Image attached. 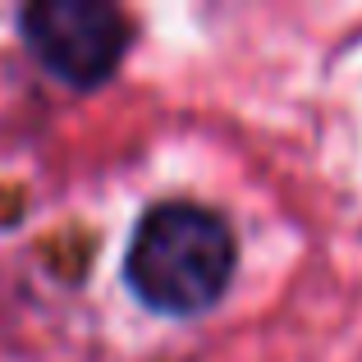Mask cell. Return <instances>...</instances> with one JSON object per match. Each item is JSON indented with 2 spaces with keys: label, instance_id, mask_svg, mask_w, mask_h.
Returning a JSON list of instances; mask_svg holds the SVG:
<instances>
[{
  "label": "cell",
  "instance_id": "cell-1",
  "mask_svg": "<svg viewBox=\"0 0 362 362\" xmlns=\"http://www.w3.org/2000/svg\"><path fill=\"white\" fill-rule=\"evenodd\" d=\"M239 271V234L206 202L165 197L138 216L124 247L129 293L165 321H197L225 303Z\"/></svg>",
  "mask_w": 362,
  "mask_h": 362
},
{
  "label": "cell",
  "instance_id": "cell-2",
  "mask_svg": "<svg viewBox=\"0 0 362 362\" xmlns=\"http://www.w3.org/2000/svg\"><path fill=\"white\" fill-rule=\"evenodd\" d=\"M14 23L46 78L74 92L106 88L133 51V18L110 0H28Z\"/></svg>",
  "mask_w": 362,
  "mask_h": 362
}]
</instances>
